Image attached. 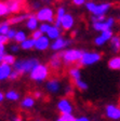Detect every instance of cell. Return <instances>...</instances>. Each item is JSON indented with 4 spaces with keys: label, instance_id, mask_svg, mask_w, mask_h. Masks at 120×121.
I'll return each mask as SVG.
<instances>
[{
    "label": "cell",
    "instance_id": "18",
    "mask_svg": "<svg viewBox=\"0 0 120 121\" xmlns=\"http://www.w3.org/2000/svg\"><path fill=\"white\" fill-rule=\"evenodd\" d=\"M26 27L30 31H34V30L38 29V27H39V21L36 17V14H30L29 13V16L26 20Z\"/></svg>",
    "mask_w": 120,
    "mask_h": 121
},
{
    "label": "cell",
    "instance_id": "22",
    "mask_svg": "<svg viewBox=\"0 0 120 121\" xmlns=\"http://www.w3.org/2000/svg\"><path fill=\"white\" fill-rule=\"evenodd\" d=\"M35 97H33V96H25V97L23 98L22 101H21V107L24 109H30L33 108L34 106H35Z\"/></svg>",
    "mask_w": 120,
    "mask_h": 121
},
{
    "label": "cell",
    "instance_id": "42",
    "mask_svg": "<svg viewBox=\"0 0 120 121\" xmlns=\"http://www.w3.org/2000/svg\"><path fill=\"white\" fill-rule=\"evenodd\" d=\"M41 96H42V93H41L40 91H35V92H34V97L35 98H40Z\"/></svg>",
    "mask_w": 120,
    "mask_h": 121
},
{
    "label": "cell",
    "instance_id": "45",
    "mask_svg": "<svg viewBox=\"0 0 120 121\" xmlns=\"http://www.w3.org/2000/svg\"><path fill=\"white\" fill-rule=\"evenodd\" d=\"M33 8H34V9H37V10H38V9H40L41 7L39 5V3H34V4H33Z\"/></svg>",
    "mask_w": 120,
    "mask_h": 121
},
{
    "label": "cell",
    "instance_id": "23",
    "mask_svg": "<svg viewBox=\"0 0 120 121\" xmlns=\"http://www.w3.org/2000/svg\"><path fill=\"white\" fill-rule=\"evenodd\" d=\"M109 42H110V49H111V51L114 53L120 52V36L114 35Z\"/></svg>",
    "mask_w": 120,
    "mask_h": 121
},
{
    "label": "cell",
    "instance_id": "20",
    "mask_svg": "<svg viewBox=\"0 0 120 121\" xmlns=\"http://www.w3.org/2000/svg\"><path fill=\"white\" fill-rule=\"evenodd\" d=\"M62 28L58 27V26L54 25V24H52L50 27V29H49V31H48L45 35L49 37V39L50 40H54V39H56V38L61 37L62 36Z\"/></svg>",
    "mask_w": 120,
    "mask_h": 121
},
{
    "label": "cell",
    "instance_id": "2",
    "mask_svg": "<svg viewBox=\"0 0 120 121\" xmlns=\"http://www.w3.org/2000/svg\"><path fill=\"white\" fill-rule=\"evenodd\" d=\"M83 50H80V49H76V48H70V49H65V50L61 51L60 57L62 58V62L64 65L68 66L71 65V64L78 63L82 55Z\"/></svg>",
    "mask_w": 120,
    "mask_h": 121
},
{
    "label": "cell",
    "instance_id": "13",
    "mask_svg": "<svg viewBox=\"0 0 120 121\" xmlns=\"http://www.w3.org/2000/svg\"><path fill=\"white\" fill-rule=\"evenodd\" d=\"M62 89V83L58 79L56 78H52V79H49L45 83V90L51 94H56L58 93Z\"/></svg>",
    "mask_w": 120,
    "mask_h": 121
},
{
    "label": "cell",
    "instance_id": "7",
    "mask_svg": "<svg viewBox=\"0 0 120 121\" xmlns=\"http://www.w3.org/2000/svg\"><path fill=\"white\" fill-rule=\"evenodd\" d=\"M115 25V18L114 17H106L102 21L92 22V27L96 31H104V30L111 29Z\"/></svg>",
    "mask_w": 120,
    "mask_h": 121
},
{
    "label": "cell",
    "instance_id": "6",
    "mask_svg": "<svg viewBox=\"0 0 120 121\" xmlns=\"http://www.w3.org/2000/svg\"><path fill=\"white\" fill-rule=\"evenodd\" d=\"M36 17L40 23H53L55 18V12L51 7H42L37 10Z\"/></svg>",
    "mask_w": 120,
    "mask_h": 121
},
{
    "label": "cell",
    "instance_id": "41",
    "mask_svg": "<svg viewBox=\"0 0 120 121\" xmlns=\"http://www.w3.org/2000/svg\"><path fill=\"white\" fill-rule=\"evenodd\" d=\"M76 120L77 121H91L90 119L85 116H81V117H79V118H76Z\"/></svg>",
    "mask_w": 120,
    "mask_h": 121
},
{
    "label": "cell",
    "instance_id": "43",
    "mask_svg": "<svg viewBox=\"0 0 120 121\" xmlns=\"http://www.w3.org/2000/svg\"><path fill=\"white\" fill-rule=\"evenodd\" d=\"M5 53V44H0V54Z\"/></svg>",
    "mask_w": 120,
    "mask_h": 121
},
{
    "label": "cell",
    "instance_id": "26",
    "mask_svg": "<svg viewBox=\"0 0 120 121\" xmlns=\"http://www.w3.org/2000/svg\"><path fill=\"white\" fill-rule=\"evenodd\" d=\"M4 95L8 101H11V102H16L20 99V93L15 90H9Z\"/></svg>",
    "mask_w": 120,
    "mask_h": 121
},
{
    "label": "cell",
    "instance_id": "17",
    "mask_svg": "<svg viewBox=\"0 0 120 121\" xmlns=\"http://www.w3.org/2000/svg\"><path fill=\"white\" fill-rule=\"evenodd\" d=\"M12 69L13 67L11 65H9V64L0 63V81L9 79V76H10Z\"/></svg>",
    "mask_w": 120,
    "mask_h": 121
},
{
    "label": "cell",
    "instance_id": "39",
    "mask_svg": "<svg viewBox=\"0 0 120 121\" xmlns=\"http://www.w3.org/2000/svg\"><path fill=\"white\" fill-rule=\"evenodd\" d=\"M9 39L5 35H0V44H7Z\"/></svg>",
    "mask_w": 120,
    "mask_h": 121
},
{
    "label": "cell",
    "instance_id": "40",
    "mask_svg": "<svg viewBox=\"0 0 120 121\" xmlns=\"http://www.w3.org/2000/svg\"><path fill=\"white\" fill-rule=\"evenodd\" d=\"M65 94L66 95H69V93H71L73 92V88H71V86H65Z\"/></svg>",
    "mask_w": 120,
    "mask_h": 121
},
{
    "label": "cell",
    "instance_id": "44",
    "mask_svg": "<svg viewBox=\"0 0 120 121\" xmlns=\"http://www.w3.org/2000/svg\"><path fill=\"white\" fill-rule=\"evenodd\" d=\"M4 98H5L4 93H3L2 91H0V103H2V102L4 101Z\"/></svg>",
    "mask_w": 120,
    "mask_h": 121
},
{
    "label": "cell",
    "instance_id": "16",
    "mask_svg": "<svg viewBox=\"0 0 120 121\" xmlns=\"http://www.w3.org/2000/svg\"><path fill=\"white\" fill-rule=\"evenodd\" d=\"M63 65V62H62V58L60 57V54L58 53H55L51 56L50 58V64H49V67L54 71H58L61 69Z\"/></svg>",
    "mask_w": 120,
    "mask_h": 121
},
{
    "label": "cell",
    "instance_id": "25",
    "mask_svg": "<svg viewBox=\"0 0 120 121\" xmlns=\"http://www.w3.org/2000/svg\"><path fill=\"white\" fill-rule=\"evenodd\" d=\"M68 75H69L70 78L73 79V81H76V80H78V79L82 78V77H81V71H80V68L78 67V66L70 67L69 69H68Z\"/></svg>",
    "mask_w": 120,
    "mask_h": 121
},
{
    "label": "cell",
    "instance_id": "27",
    "mask_svg": "<svg viewBox=\"0 0 120 121\" xmlns=\"http://www.w3.org/2000/svg\"><path fill=\"white\" fill-rule=\"evenodd\" d=\"M27 38H28L27 34H26L24 30H16V34H15V37H14V41L20 44L21 42H23L24 40H26Z\"/></svg>",
    "mask_w": 120,
    "mask_h": 121
},
{
    "label": "cell",
    "instance_id": "24",
    "mask_svg": "<svg viewBox=\"0 0 120 121\" xmlns=\"http://www.w3.org/2000/svg\"><path fill=\"white\" fill-rule=\"evenodd\" d=\"M20 48L24 51H29L31 49H35V39L33 38H27L26 40L20 43Z\"/></svg>",
    "mask_w": 120,
    "mask_h": 121
},
{
    "label": "cell",
    "instance_id": "19",
    "mask_svg": "<svg viewBox=\"0 0 120 121\" xmlns=\"http://www.w3.org/2000/svg\"><path fill=\"white\" fill-rule=\"evenodd\" d=\"M28 16H29V13H22V14H18H18L11 16V17L8 20V22H9L10 25H18V24H20V23L27 20Z\"/></svg>",
    "mask_w": 120,
    "mask_h": 121
},
{
    "label": "cell",
    "instance_id": "46",
    "mask_svg": "<svg viewBox=\"0 0 120 121\" xmlns=\"http://www.w3.org/2000/svg\"><path fill=\"white\" fill-rule=\"evenodd\" d=\"M77 34H78V30H77V29L73 30V31H71V37H75V36L77 35Z\"/></svg>",
    "mask_w": 120,
    "mask_h": 121
},
{
    "label": "cell",
    "instance_id": "12",
    "mask_svg": "<svg viewBox=\"0 0 120 121\" xmlns=\"http://www.w3.org/2000/svg\"><path fill=\"white\" fill-rule=\"evenodd\" d=\"M56 107H58V110L60 111L62 115L63 113H73V110H74L73 103L66 97L61 98L60 101L58 102Z\"/></svg>",
    "mask_w": 120,
    "mask_h": 121
},
{
    "label": "cell",
    "instance_id": "51",
    "mask_svg": "<svg viewBox=\"0 0 120 121\" xmlns=\"http://www.w3.org/2000/svg\"><path fill=\"white\" fill-rule=\"evenodd\" d=\"M37 121H40V120H37Z\"/></svg>",
    "mask_w": 120,
    "mask_h": 121
},
{
    "label": "cell",
    "instance_id": "8",
    "mask_svg": "<svg viewBox=\"0 0 120 121\" xmlns=\"http://www.w3.org/2000/svg\"><path fill=\"white\" fill-rule=\"evenodd\" d=\"M70 43H71V40L66 39V38H64V37L61 36V37H58V38H56V39H54V40H52V43H51L50 48H51V50L54 51V52H61V51L65 50Z\"/></svg>",
    "mask_w": 120,
    "mask_h": 121
},
{
    "label": "cell",
    "instance_id": "3",
    "mask_svg": "<svg viewBox=\"0 0 120 121\" xmlns=\"http://www.w3.org/2000/svg\"><path fill=\"white\" fill-rule=\"evenodd\" d=\"M39 63V60L35 57H30V58H21V60H16L15 63L13 64V69H15L16 71L22 75L25 73H29L30 70L35 67L37 64Z\"/></svg>",
    "mask_w": 120,
    "mask_h": 121
},
{
    "label": "cell",
    "instance_id": "49",
    "mask_svg": "<svg viewBox=\"0 0 120 121\" xmlns=\"http://www.w3.org/2000/svg\"><path fill=\"white\" fill-rule=\"evenodd\" d=\"M42 1H48V0H42Z\"/></svg>",
    "mask_w": 120,
    "mask_h": 121
},
{
    "label": "cell",
    "instance_id": "21",
    "mask_svg": "<svg viewBox=\"0 0 120 121\" xmlns=\"http://www.w3.org/2000/svg\"><path fill=\"white\" fill-rule=\"evenodd\" d=\"M107 66L110 70H120V55L110 57L107 62Z\"/></svg>",
    "mask_w": 120,
    "mask_h": 121
},
{
    "label": "cell",
    "instance_id": "48",
    "mask_svg": "<svg viewBox=\"0 0 120 121\" xmlns=\"http://www.w3.org/2000/svg\"><path fill=\"white\" fill-rule=\"evenodd\" d=\"M55 121H65V120L63 119V117H62V116H60V117H58V118L56 119V120H55Z\"/></svg>",
    "mask_w": 120,
    "mask_h": 121
},
{
    "label": "cell",
    "instance_id": "34",
    "mask_svg": "<svg viewBox=\"0 0 120 121\" xmlns=\"http://www.w3.org/2000/svg\"><path fill=\"white\" fill-rule=\"evenodd\" d=\"M20 77H21V73H18V71H16L15 69H12L10 76H9V79H10V80H16V79H18Z\"/></svg>",
    "mask_w": 120,
    "mask_h": 121
},
{
    "label": "cell",
    "instance_id": "9",
    "mask_svg": "<svg viewBox=\"0 0 120 121\" xmlns=\"http://www.w3.org/2000/svg\"><path fill=\"white\" fill-rule=\"evenodd\" d=\"M105 116L110 120H120V107L115 104H108L105 107Z\"/></svg>",
    "mask_w": 120,
    "mask_h": 121
},
{
    "label": "cell",
    "instance_id": "35",
    "mask_svg": "<svg viewBox=\"0 0 120 121\" xmlns=\"http://www.w3.org/2000/svg\"><path fill=\"white\" fill-rule=\"evenodd\" d=\"M61 116L63 117V119L65 121H75L76 120V118L74 117L73 113H63Z\"/></svg>",
    "mask_w": 120,
    "mask_h": 121
},
{
    "label": "cell",
    "instance_id": "52",
    "mask_svg": "<svg viewBox=\"0 0 120 121\" xmlns=\"http://www.w3.org/2000/svg\"><path fill=\"white\" fill-rule=\"evenodd\" d=\"M98 121H100V120H98Z\"/></svg>",
    "mask_w": 120,
    "mask_h": 121
},
{
    "label": "cell",
    "instance_id": "30",
    "mask_svg": "<svg viewBox=\"0 0 120 121\" xmlns=\"http://www.w3.org/2000/svg\"><path fill=\"white\" fill-rule=\"evenodd\" d=\"M15 60H16V57H15L13 54L4 53V55H3V58H2V63L9 64V65L13 66V64L15 63Z\"/></svg>",
    "mask_w": 120,
    "mask_h": 121
},
{
    "label": "cell",
    "instance_id": "10",
    "mask_svg": "<svg viewBox=\"0 0 120 121\" xmlns=\"http://www.w3.org/2000/svg\"><path fill=\"white\" fill-rule=\"evenodd\" d=\"M113 36H114V33L111 29L101 31L100 35L94 39V44L96 45V47H102V45L106 44L108 41H110V39H111Z\"/></svg>",
    "mask_w": 120,
    "mask_h": 121
},
{
    "label": "cell",
    "instance_id": "15",
    "mask_svg": "<svg viewBox=\"0 0 120 121\" xmlns=\"http://www.w3.org/2000/svg\"><path fill=\"white\" fill-rule=\"evenodd\" d=\"M51 40L49 39L48 36L42 35L40 38H38L37 40H35V49L37 51H47L50 48Z\"/></svg>",
    "mask_w": 120,
    "mask_h": 121
},
{
    "label": "cell",
    "instance_id": "47",
    "mask_svg": "<svg viewBox=\"0 0 120 121\" xmlns=\"http://www.w3.org/2000/svg\"><path fill=\"white\" fill-rule=\"evenodd\" d=\"M13 121H23V119L22 118H21V117H15V118L14 119H13Z\"/></svg>",
    "mask_w": 120,
    "mask_h": 121
},
{
    "label": "cell",
    "instance_id": "53",
    "mask_svg": "<svg viewBox=\"0 0 120 121\" xmlns=\"http://www.w3.org/2000/svg\"><path fill=\"white\" fill-rule=\"evenodd\" d=\"M75 121H77V120H75Z\"/></svg>",
    "mask_w": 120,
    "mask_h": 121
},
{
    "label": "cell",
    "instance_id": "36",
    "mask_svg": "<svg viewBox=\"0 0 120 121\" xmlns=\"http://www.w3.org/2000/svg\"><path fill=\"white\" fill-rule=\"evenodd\" d=\"M42 35H44V34L41 33V31L39 30V28H38V29H36V30H34V31H31V38H33V39H35V40H37L38 38H40Z\"/></svg>",
    "mask_w": 120,
    "mask_h": 121
},
{
    "label": "cell",
    "instance_id": "31",
    "mask_svg": "<svg viewBox=\"0 0 120 121\" xmlns=\"http://www.w3.org/2000/svg\"><path fill=\"white\" fill-rule=\"evenodd\" d=\"M10 24L9 22H1L0 23V35H5L8 33V30L10 29Z\"/></svg>",
    "mask_w": 120,
    "mask_h": 121
},
{
    "label": "cell",
    "instance_id": "14",
    "mask_svg": "<svg viewBox=\"0 0 120 121\" xmlns=\"http://www.w3.org/2000/svg\"><path fill=\"white\" fill-rule=\"evenodd\" d=\"M75 25V17L73 16V14L70 13H66L62 18H61V28L65 31L71 30Z\"/></svg>",
    "mask_w": 120,
    "mask_h": 121
},
{
    "label": "cell",
    "instance_id": "50",
    "mask_svg": "<svg viewBox=\"0 0 120 121\" xmlns=\"http://www.w3.org/2000/svg\"><path fill=\"white\" fill-rule=\"evenodd\" d=\"M87 1H91V0H87Z\"/></svg>",
    "mask_w": 120,
    "mask_h": 121
},
{
    "label": "cell",
    "instance_id": "5",
    "mask_svg": "<svg viewBox=\"0 0 120 121\" xmlns=\"http://www.w3.org/2000/svg\"><path fill=\"white\" fill-rule=\"evenodd\" d=\"M102 60V55L96 51H83L82 55L78 62V67H87L98 64Z\"/></svg>",
    "mask_w": 120,
    "mask_h": 121
},
{
    "label": "cell",
    "instance_id": "29",
    "mask_svg": "<svg viewBox=\"0 0 120 121\" xmlns=\"http://www.w3.org/2000/svg\"><path fill=\"white\" fill-rule=\"evenodd\" d=\"M9 14H10V11L7 5V2L0 1V17H5Z\"/></svg>",
    "mask_w": 120,
    "mask_h": 121
},
{
    "label": "cell",
    "instance_id": "4",
    "mask_svg": "<svg viewBox=\"0 0 120 121\" xmlns=\"http://www.w3.org/2000/svg\"><path fill=\"white\" fill-rule=\"evenodd\" d=\"M84 7L92 15H94V16H101V15H106V13L111 9L113 4L110 2L95 3L93 1H87L84 3Z\"/></svg>",
    "mask_w": 120,
    "mask_h": 121
},
{
    "label": "cell",
    "instance_id": "1",
    "mask_svg": "<svg viewBox=\"0 0 120 121\" xmlns=\"http://www.w3.org/2000/svg\"><path fill=\"white\" fill-rule=\"evenodd\" d=\"M49 76H50V67L41 63H38L29 73L30 80L38 83L45 81L49 78Z\"/></svg>",
    "mask_w": 120,
    "mask_h": 121
},
{
    "label": "cell",
    "instance_id": "11",
    "mask_svg": "<svg viewBox=\"0 0 120 121\" xmlns=\"http://www.w3.org/2000/svg\"><path fill=\"white\" fill-rule=\"evenodd\" d=\"M7 5L12 14H18L25 7V0H7Z\"/></svg>",
    "mask_w": 120,
    "mask_h": 121
},
{
    "label": "cell",
    "instance_id": "32",
    "mask_svg": "<svg viewBox=\"0 0 120 121\" xmlns=\"http://www.w3.org/2000/svg\"><path fill=\"white\" fill-rule=\"evenodd\" d=\"M51 23H41V24H39V30L41 31L42 34H47L48 31H49V29H50V27H51Z\"/></svg>",
    "mask_w": 120,
    "mask_h": 121
},
{
    "label": "cell",
    "instance_id": "28",
    "mask_svg": "<svg viewBox=\"0 0 120 121\" xmlns=\"http://www.w3.org/2000/svg\"><path fill=\"white\" fill-rule=\"evenodd\" d=\"M74 84H75V86L79 91H87L88 88H89L88 83L85 82V81L83 80L82 78H81V79H78V80H76V81H74Z\"/></svg>",
    "mask_w": 120,
    "mask_h": 121
},
{
    "label": "cell",
    "instance_id": "37",
    "mask_svg": "<svg viewBox=\"0 0 120 121\" xmlns=\"http://www.w3.org/2000/svg\"><path fill=\"white\" fill-rule=\"evenodd\" d=\"M85 2H87V0H71V3H73L75 7H81V5H84Z\"/></svg>",
    "mask_w": 120,
    "mask_h": 121
},
{
    "label": "cell",
    "instance_id": "33",
    "mask_svg": "<svg viewBox=\"0 0 120 121\" xmlns=\"http://www.w3.org/2000/svg\"><path fill=\"white\" fill-rule=\"evenodd\" d=\"M15 34H16V30H15L14 28H10V29L8 30V33L5 34V36H7L8 39H9V41H10V40H14Z\"/></svg>",
    "mask_w": 120,
    "mask_h": 121
},
{
    "label": "cell",
    "instance_id": "38",
    "mask_svg": "<svg viewBox=\"0 0 120 121\" xmlns=\"http://www.w3.org/2000/svg\"><path fill=\"white\" fill-rule=\"evenodd\" d=\"M20 44L18 43H16V44H11L10 45V51L12 53H18V50H20Z\"/></svg>",
    "mask_w": 120,
    "mask_h": 121
}]
</instances>
